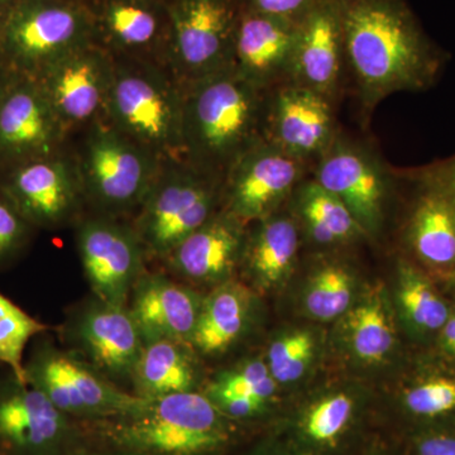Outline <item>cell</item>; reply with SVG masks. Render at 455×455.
I'll list each match as a JSON object with an SVG mask.
<instances>
[{
	"label": "cell",
	"instance_id": "obj_40",
	"mask_svg": "<svg viewBox=\"0 0 455 455\" xmlns=\"http://www.w3.org/2000/svg\"><path fill=\"white\" fill-rule=\"evenodd\" d=\"M434 178L439 182L455 215V156L445 161H440L427 167Z\"/></svg>",
	"mask_w": 455,
	"mask_h": 455
},
{
	"label": "cell",
	"instance_id": "obj_7",
	"mask_svg": "<svg viewBox=\"0 0 455 455\" xmlns=\"http://www.w3.org/2000/svg\"><path fill=\"white\" fill-rule=\"evenodd\" d=\"M106 106L127 139L156 149L184 148V100L155 75L113 71Z\"/></svg>",
	"mask_w": 455,
	"mask_h": 455
},
{
	"label": "cell",
	"instance_id": "obj_35",
	"mask_svg": "<svg viewBox=\"0 0 455 455\" xmlns=\"http://www.w3.org/2000/svg\"><path fill=\"white\" fill-rule=\"evenodd\" d=\"M353 414V401L339 394L319 401L305 419L307 435L317 444H333L346 429Z\"/></svg>",
	"mask_w": 455,
	"mask_h": 455
},
{
	"label": "cell",
	"instance_id": "obj_45",
	"mask_svg": "<svg viewBox=\"0 0 455 455\" xmlns=\"http://www.w3.org/2000/svg\"><path fill=\"white\" fill-rule=\"evenodd\" d=\"M68 455V454H66ZM74 455H140L136 453H132V451H123V449H118V451H114V453H76Z\"/></svg>",
	"mask_w": 455,
	"mask_h": 455
},
{
	"label": "cell",
	"instance_id": "obj_12",
	"mask_svg": "<svg viewBox=\"0 0 455 455\" xmlns=\"http://www.w3.org/2000/svg\"><path fill=\"white\" fill-rule=\"evenodd\" d=\"M70 416L14 374L0 379V448L8 455H66Z\"/></svg>",
	"mask_w": 455,
	"mask_h": 455
},
{
	"label": "cell",
	"instance_id": "obj_29",
	"mask_svg": "<svg viewBox=\"0 0 455 455\" xmlns=\"http://www.w3.org/2000/svg\"><path fill=\"white\" fill-rule=\"evenodd\" d=\"M49 326L29 315L0 292V362L20 382L27 383L23 355L27 344Z\"/></svg>",
	"mask_w": 455,
	"mask_h": 455
},
{
	"label": "cell",
	"instance_id": "obj_23",
	"mask_svg": "<svg viewBox=\"0 0 455 455\" xmlns=\"http://www.w3.org/2000/svg\"><path fill=\"white\" fill-rule=\"evenodd\" d=\"M241 223L229 212L212 217L171 252V267L188 280H223L243 252Z\"/></svg>",
	"mask_w": 455,
	"mask_h": 455
},
{
	"label": "cell",
	"instance_id": "obj_46",
	"mask_svg": "<svg viewBox=\"0 0 455 455\" xmlns=\"http://www.w3.org/2000/svg\"><path fill=\"white\" fill-rule=\"evenodd\" d=\"M76 2H84V0H76Z\"/></svg>",
	"mask_w": 455,
	"mask_h": 455
},
{
	"label": "cell",
	"instance_id": "obj_43",
	"mask_svg": "<svg viewBox=\"0 0 455 455\" xmlns=\"http://www.w3.org/2000/svg\"><path fill=\"white\" fill-rule=\"evenodd\" d=\"M14 76H16V75L9 70L7 64H5L2 55H0V98L3 97V94H4L5 90H7L9 84L12 83Z\"/></svg>",
	"mask_w": 455,
	"mask_h": 455
},
{
	"label": "cell",
	"instance_id": "obj_42",
	"mask_svg": "<svg viewBox=\"0 0 455 455\" xmlns=\"http://www.w3.org/2000/svg\"><path fill=\"white\" fill-rule=\"evenodd\" d=\"M442 340L444 348L455 355V314L449 315L447 322L443 326Z\"/></svg>",
	"mask_w": 455,
	"mask_h": 455
},
{
	"label": "cell",
	"instance_id": "obj_13",
	"mask_svg": "<svg viewBox=\"0 0 455 455\" xmlns=\"http://www.w3.org/2000/svg\"><path fill=\"white\" fill-rule=\"evenodd\" d=\"M110 68L106 50L92 44L51 62L33 79L64 127L88 122L107 103L113 75Z\"/></svg>",
	"mask_w": 455,
	"mask_h": 455
},
{
	"label": "cell",
	"instance_id": "obj_25",
	"mask_svg": "<svg viewBox=\"0 0 455 455\" xmlns=\"http://www.w3.org/2000/svg\"><path fill=\"white\" fill-rule=\"evenodd\" d=\"M188 347L175 340L146 341L132 374L134 395L156 398L196 391L197 373Z\"/></svg>",
	"mask_w": 455,
	"mask_h": 455
},
{
	"label": "cell",
	"instance_id": "obj_9",
	"mask_svg": "<svg viewBox=\"0 0 455 455\" xmlns=\"http://www.w3.org/2000/svg\"><path fill=\"white\" fill-rule=\"evenodd\" d=\"M314 180L348 208L364 233L379 229L391 171L367 147L338 133L315 163Z\"/></svg>",
	"mask_w": 455,
	"mask_h": 455
},
{
	"label": "cell",
	"instance_id": "obj_39",
	"mask_svg": "<svg viewBox=\"0 0 455 455\" xmlns=\"http://www.w3.org/2000/svg\"><path fill=\"white\" fill-rule=\"evenodd\" d=\"M209 398L224 415L230 418H251L262 411L266 405L256 398L242 396V395H220V396Z\"/></svg>",
	"mask_w": 455,
	"mask_h": 455
},
{
	"label": "cell",
	"instance_id": "obj_30",
	"mask_svg": "<svg viewBox=\"0 0 455 455\" xmlns=\"http://www.w3.org/2000/svg\"><path fill=\"white\" fill-rule=\"evenodd\" d=\"M348 334L355 355L371 363L382 361L394 346L390 320L377 302L361 305L350 314Z\"/></svg>",
	"mask_w": 455,
	"mask_h": 455
},
{
	"label": "cell",
	"instance_id": "obj_33",
	"mask_svg": "<svg viewBox=\"0 0 455 455\" xmlns=\"http://www.w3.org/2000/svg\"><path fill=\"white\" fill-rule=\"evenodd\" d=\"M314 355V340L307 331H296L272 343L268 370L275 381H298L307 372Z\"/></svg>",
	"mask_w": 455,
	"mask_h": 455
},
{
	"label": "cell",
	"instance_id": "obj_17",
	"mask_svg": "<svg viewBox=\"0 0 455 455\" xmlns=\"http://www.w3.org/2000/svg\"><path fill=\"white\" fill-rule=\"evenodd\" d=\"M85 175L92 196L108 208L145 202L152 188L148 158L136 143L114 131L99 130L90 139Z\"/></svg>",
	"mask_w": 455,
	"mask_h": 455
},
{
	"label": "cell",
	"instance_id": "obj_5",
	"mask_svg": "<svg viewBox=\"0 0 455 455\" xmlns=\"http://www.w3.org/2000/svg\"><path fill=\"white\" fill-rule=\"evenodd\" d=\"M25 371L27 383L68 416L107 420L143 400L114 386L88 362L49 343L33 349Z\"/></svg>",
	"mask_w": 455,
	"mask_h": 455
},
{
	"label": "cell",
	"instance_id": "obj_38",
	"mask_svg": "<svg viewBox=\"0 0 455 455\" xmlns=\"http://www.w3.org/2000/svg\"><path fill=\"white\" fill-rule=\"evenodd\" d=\"M315 0H238L244 12L266 14L299 22Z\"/></svg>",
	"mask_w": 455,
	"mask_h": 455
},
{
	"label": "cell",
	"instance_id": "obj_41",
	"mask_svg": "<svg viewBox=\"0 0 455 455\" xmlns=\"http://www.w3.org/2000/svg\"><path fill=\"white\" fill-rule=\"evenodd\" d=\"M419 455H455V436L434 434L419 442Z\"/></svg>",
	"mask_w": 455,
	"mask_h": 455
},
{
	"label": "cell",
	"instance_id": "obj_11",
	"mask_svg": "<svg viewBox=\"0 0 455 455\" xmlns=\"http://www.w3.org/2000/svg\"><path fill=\"white\" fill-rule=\"evenodd\" d=\"M307 166L267 140H259L226 171L229 214L241 221L274 214L300 185Z\"/></svg>",
	"mask_w": 455,
	"mask_h": 455
},
{
	"label": "cell",
	"instance_id": "obj_14",
	"mask_svg": "<svg viewBox=\"0 0 455 455\" xmlns=\"http://www.w3.org/2000/svg\"><path fill=\"white\" fill-rule=\"evenodd\" d=\"M85 276L97 300L128 305L142 277L143 245L139 235L107 220H89L79 233Z\"/></svg>",
	"mask_w": 455,
	"mask_h": 455
},
{
	"label": "cell",
	"instance_id": "obj_3",
	"mask_svg": "<svg viewBox=\"0 0 455 455\" xmlns=\"http://www.w3.org/2000/svg\"><path fill=\"white\" fill-rule=\"evenodd\" d=\"M223 412L196 391L143 398L124 414L103 420L106 435L140 455H208L229 438Z\"/></svg>",
	"mask_w": 455,
	"mask_h": 455
},
{
	"label": "cell",
	"instance_id": "obj_24",
	"mask_svg": "<svg viewBox=\"0 0 455 455\" xmlns=\"http://www.w3.org/2000/svg\"><path fill=\"white\" fill-rule=\"evenodd\" d=\"M421 194L407 228L416 256L434 267L455 266V215L447 196L430 170L418 171Z\"/></svg>",
	"mask_w": 455,
	"mask_h": 455
},
{
	"label": "cell",
	"instance_id": "obj_32",
	"mask_svg": "<svg viewBox=\"0 0 455 455\" xmlns=\"http://www.w3.org/2000/svg\"><path fill=\"white\" fill-rule=\"evenodd\" d=\"M352 301V277L340 266L328 265L311 278L305 304L311 315L331 320L346 313Z\"/></svg>",
	"mask_w": 455,
	"mask_h": 455
},
{
	"label": "cell",
	"instance_id": "obj_10",
	"mask_svg": "<svg viewBox=\"0 0 455 455\" xmlns=\"http://www.w3.org/2000/svg\"><path fill=\"white\" fill-rule=\"evenodd\" d=\"M339 132L333 103L290 82L268 90L263 139L302 164L316 163Z\"/></svg>",
	"mask_w": 455,
	"mask_h": 455
},
{
	"label": "cell",
	"instance_id": "obj_18",
	"mask_svg": "<svg viewBox=\"0 0 455 455\" xmlns=\"http://www.w3.org/2000/svg\"><path fill=\"white\" fill-rule=\"evenodd\" d=\"M99 46L130 56H169L167 0H84Z\"/></svg>",
	"mask_w": 455,
	"mask_h": 455
},
{
	"label": "cell",
	"instance_id": "obj_4",
	"mask_svg": "<svg viewBox=\"0 0 455 455\" xmlns=\"http://www.w3.org/2000/svg\"><path fill=\"white\" fill-rule=\"evenodd\" d=\"M97 44L85 3L16 0L0 26V55L9 70L35 77L66 53Z\"/></svg>",
	"mask_w": 455,
	"mask_h": 455
},
{
	"label": "cell",
	"instance_id": "obj_1",
	"mask_svg": "<svg viewBox=\"0 0 455 455\" xmlns=\"http://www.w3.org/2000/svg\"><path fill=\"white\" fill-rule=\"evenodd\" d=\"M338 5L344 61L363 116L395 92H421L436 82L445 53L406 0H338Z\"/></svg>",
	"mask_w": 455,
	"mask_h": 455
},
{
	"label": "cell",
	"instance_id": "obj_20",
	"mask_svg": "<svg viewBox=\"0 0 455 455\" xmlns=\"http://www.w3.org/2000/svg\"><path fill=\"white\" fill-rule=\"evenodd\" d=\"M80 348L108 379H132L146 340L128 305L97 300L75 328Z\"/></svg>",
	"mask_w": 455,
	"mask_h": 455
},
{
	"label": "cell",
	"instance_id": "obj_8",
	"mask_svg": "<svg viewBox=\"0 0 455 455\" xmlns=\"http://www.w3.org/2000/svg\"><path fill=\"white\" fill-rule=\"evenodd\" d=\"M214 173L200 169L172 173L149 190L140 220L143 247L158 257L171 252L214 215Z\"/></svg>",
	"mask_w": 455,
	"mask_h": 455
},
{
	"label": "cell",
	"instance_id": "obj_28",
	"mask_svg": "<svg viewBox=\"0 0 455 455\" xmlns=\"http://www.w3.org/2000/svg\"><path fill=\"white\" fill-rule=\"evenodd\" d=\"M248 314L247 295L226 284L203 301L191 347L204 355H218L232 346L243 331Z\"/></svg>",
	"mask_w": 455,
	"mask_h": 455
},
{
	"label": "cell",
	"instance_id": "obj_15",
	"mask_svg": "<svg viewBox=\"0 0 455 455\" xmlns=\"http://www.w3.org/2000/svg\"><path fill=\"white\" fill-rule=\"evenodd\" d=\"M62 128L38 83L16 75L0 98V164L9 169L51 156Z\"/></svg>",
	"mask_w": 455,
	"mask_h": 455
},
{
	"label": "cell",
	"instance_id": "obj_31",
	"mask_svg": "<svg viewBox=\"0 0 455 455\" xmlns=\"http://www.w3.org/2000/svg\"><path fill=\"white\" fill-rule=\"evenodd\" d=\"M400 283L398 298L410 323L423 331L442 329L451 314L430 283L406 266L401 269Z\"/></svg>",
	"mask_w": 455,
	"mask_h": 455
},
{
	"label": "cell",
	"instance_id": "obj_2",
	"mask_svg": "<svg viewBox=\"0 0 455 455\" xmlns=\"http://www.w3.org/2000/svg\"><path fill=\"white\" fill-rule=\"evenodd\" d=\"M266 97L230 68L193 83L184 100V148L197 169L227 171L263 139Z\"/></svg>",
	"mask_w": 455,
	"mask_h": 455
},
{
	"label": "cell",
	"instance_id": "obj_26",
	"mask_svg": "<svg viewBox=\"0 0 455 455\" xmlns=\"http://www.w3.org/2000/svg\"><path fill=\"white\" fill-rule=\"evenodd\" d=\"M257 221L259 226L244 250L245 260L254 280L268 287L280 283L291 269L300 233L296 220L287 215L272 214Z\"/></svg>",
	"mask_w": 455,
	"mask_h": 455
},
{
	"label": "cell",
	"instance_id": "obj_36",
	"mask_svg": "<svg viewBox=\"0 0 455 455\" xmlns=\"http://www.w3.org/2000/svg\"><path fill=\"white\" fill-rule=\"evenodd\" d=\"M405 403L412 414L425 418L448 414L455 410V381L434 379L420 383L407 391Z\"/></svg>",
	"mask_w": 455,
	"mask_h": 455
},
{
	"label": "cell",
	"instance_id": "obj_21",
	"mask_svg": "<svg viewBox=\"0 0 455 455\" xmlns=\"http://www.w3.org/2000/svg\"><path fill=\"white\" fill-rule=\"evenodd\" d=\"M0 190L33 228L59 226L76 203L68 167L52 156L9 167Z\"/></svg>",
	"mask_w": 455,
	"mask_h": 455
},
{
	"label": "cell",
	"instance_id": "obj_22",
	"mask_svg": "<svg viewBox=\"0 0 455 455\" xmlns=\"http://www.w3.org/2000/svg\"><path fill=\"white\" fill-rule=\"evenodd\" d=\"M203 300L196 291L161 275L140 278L128 301L146 341L190 344Z\"/></svg>",
	"mask_w": 455,
	"mask_h": 455
},
{
	"label": "cell",
	"instance_id": "obj_19",
	"mask_svg": "<svg viewBox=\"0 0 455 455\" xmlns=\"http://www.w3.org/2000/svg\"><path fill=\"white\" fill-rule=\"evenodd\" d=\"M298 27L295 20L242 11L232 68L263 92L289 82Z\"/></svg>",
	"mask_w": 455,
	"mask_h": 455
},
{
	"label": "cell",
	"instance_id": "obj_37",
	"mask_svg": "<svg viewBox=\"0 0 455 455\" xmlns=\"http://www.w3.org/2000/svg\"><path fill=\"white\" fill-rule=\"evenodd\" d=\"M32 229L31 224L0 190V269L22 252Z\"/></svg>",
	"mask_w": 455,
	"mask_h": 455
},
{
	"label": "cell",
	"instance_id": "obj_34",
	"mask_svg": "<svg viewBox=\"0 0 455 455\" xmlns=\"http://www.w3.org/2000/svg\"><path fill=\"white\" fill-rule=\"evenodd\" d=\"M276 381L262 361H251L235 371L224 373L208 390V397L242 395L267 403L276 391Z\"/></svg>",
	"mask_w": 455,
	"mask_h": 455
},
{
	"label": "cell",
	"instance_id": "obj_27",
	"mask_svg": "<svg viewBox=\"0 0 455 455\" xmlns=\"http://www.w3.org/2000/svg\"><path fill=\"white\" fill-rule=\"evenodd\" d=\"M291 197L299 220L316 244L347 243L363 235L348 208L315 180H302Z\"/></svg>",
	"mask_w": 455,
	"mask_h": 455
},
{
	"label": "cell",
	"instance_id": "obj_6",
	"mask_svg": "<svg viewBox=\"0 0 455 455\" xmlns=\"http://www.w3.org/2000/svg\"><path fill=\"white\" fill-rule=\"evenodd\" d=\"M169 56L191 83L232 68L238 0H167Z\"/></svg>",
	"mask_w": 455,
	"mask_h": 455
},
{
	"label": "cell",
	"instance_id": "obj_47",
	"mask_svg": "<svg viewBox=\"0 0 455 455\" xmlns=\"http://www.w3.org/2000/svg\"><path fill=\"white\" fill-rule=\"evenodd\" d=\"M0 455H3L2 453H0Z\"/></svg>",
	"mask_w": 455,
	"mask_h": 455
},
{
	"label": "cell",
	"instance_id": "obj_16",
	"mask_svg": "<svg viewBox=\"0 0 455 455\" xmlns=\"http://www.w3.org/2000/svg\"><path fill=\"white\" fill-rule=\"evenodd\" d=\"M344 65L338 0H315L299 20L289 82L313 90L334 103Z\"/></svg>",
	"mask_w": 455,
	"mask_h": 455
},
{
	"label": "cell",
	"instance_id": "obj_44",
	"mask_svg": "<svg viewBox=\"0 0 455 455\" xmlns=\"http://www.w3.org/2000/svg\"><path fill=\"white\" fill-rule=\"evenodd\" d=\"M14 3H16V0H0V26L4 22Z\"/></svg>",
	"mask_w": 455,
	"mask_h": 455
}]
</instances>
